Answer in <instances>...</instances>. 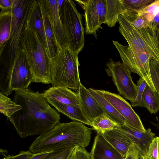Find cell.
Instances as JSON below:
<instances>
[{
    "label": "cell",
    "instance_id": "1",
    "mask_svg": "<svg viewBox=\"0 0 159 159\" xmlns=\"http://www.w3.org/2000/svg\"><path fill=\"white\" fill-rule=\"evenodd\" d=\"M13 101L22 108L8 119L22 138L44 134L60 123V114L43 93L30 88L15 90Z\"/></svg>",
    "mask_w": 159,
    "mask_h": 159
},
{
    "label": "cell",
    "instance_id": "2",
    "mask_svg": "<svg viewBox=\"0 0 159 159\" xmlns=\"http://www.w3.org/2000/svg\"><path fill=\"white\" fill-rule=\"evenodd\" d=\"M92 128L82 123L72 121L59 123L50 130L40 135L30 145L34 154L51 152L74 148H85L89 144Z\"/></svg>",
    "mask_w": 159,
    "mask_h": 159
},
{
    "label": "cell",
    "instance_id": "3",
    "mask_svg": "<svg viewBox=\"0 0 159 159\" xmlns=\"http://www.w3.org/2000/svg\"><path fill=\"white\" fill-rule=\"evenodd\" d=\"M20 48L31 69L32 82L51 84L50 59L36 31L27 22L21 39Z\"/></svg>",
    "mask_w": 159,
    "mask_h": 159
},
{
    "label": "cell",
    "instance_id": "4",
    "mask_svg": "<svg viewBox=\"0 0 159 159\" xmlns=\"http://www.w3.org/2000/svg\"><path fill=\"white\" fill-rule=\"evenodd\" d=\"M78 54L69 47L61 48L50 60L51 84L78 90L81 84Z\"/></svg>",
    "mask_w": 159,
    "mask_h": 159
},
{
    "label": "cell",
    "instance_id": "5",
    "mask_svg": "<svg viewBox=\"0 0 159 159\" xmlns=\"http://www.w3.org/2000/svg\"><path fill=\"white\" fill-rule=\"evenodd\" d=\"M33 79L25 56L20 49L10 63H2L0 72V90L7 96L14 90L28 88Z\"/></svg>",
    "mask_w": 159,
    "mask_h": 159
},
{
    "label": "cell",
    "instance_id": "6",
    "mask_svg": "<svg viewBox=\"0 0 159 159\" xmlns=\"http://www.w3.org/2000/svg\"><path fill=\"white\" fill-rule=\"evenodd\" d=\"M118 22L119 31L131 48L142 50L147 53L151 59L159 61V42L156 29L153 26L137 29L123 14L119 15Z\"/></svg>",
    "mask_w": 159,
    "mask_h": 159
},
{
    "label": "cell",
    "instance_id": "7",
    "mask_svg": "<svg viewBox=\"0 0 159 159\" xmlns=\"http://www.w3.org/2000/svg\"><path fill=\"white\" fill-rule=\"evenodd\" d=\"M59 14L67 38L69 48L78 54L84 44L82 16L71 0H57Z\"/></svg>",
    "mask_w": 159,
    "mask_h": 159
},
{
    "label": "cell",
    "instance_id": "8",
    "mask_svg": "<svg viewBox=\"0 0 159 159\" xmlns=\"http://www.w3.org/2000/svg\"><path fill=\"white\" fill-rule=\"evenodd\" d=\"M33 0H13L10 34L8 41V58L4 62L10 63L21 49L20 41Z\"/></svg>",
    "mask_w": 159,
    "mask_h": 159
},
{
    "label": "cell",
    "instance_id": "9",
    "mask_svg": "<svg viewBox=\"0 0 159 159\" xmlns=\"http://www.w3.org/2000/svg\"><path fill=\"white\" fill-rule=\"evenodd\" d=\"M112 42L125 67L130 73L139 75L145 80L148 85L156 91L151 76L150 56L142 50L131 49L128 45H122L117 41Z\"/></svg>",
    "mask_w": 159,
    "mask_h": 159
},
{
    "label": "cell",
    "instance_id": "10",
    "mask_svg": "<svg viewBox=\"0 0 159 159\" xmlns=\"http://www.w3.org/2000/svg\"><path fill=\"white\" fill-rule=\"evenodd\" d=\"M106 64L105 70L111 77L120 94L132 103L136 98L138 87L132 80L131 73L120 61L111 59Z\"/></svg>",
    "mask_w": 159,
    "mask_h": 159
},
{
    "label": "cell",
    "instance_id": "11",
    "mask_svg": "<svg viewBox=\"0 0 159 159\" xmlns=\"http://www.w3.org/2000/svg\"><path fill=\"white\" fill-rule=\"evenodd\" d=\"M84 11L85 32L92 34L96 38V32L106 20L105 0H75Z\"/></svg>",
    "mask_w": 159,
    "mask_h": 159
},
{
    "label": "cell",
    "instance_id": "12",
    "mask_svg": "<svg viewBox=\"0 0 159 159\" xmlns=\"http://www.w3.org/2000/svg\"><path fill=\"white\" fill-rule=\"evenodd\" d=\"M96 91L110 102L125 119V124L143 132L146 130L131 105L119 94L103 90Z\"/></svg>",
    "mask_w": 159,
    "mask_h": 159
},
{
    "label": "cell",
    "instance_id": "13",
    "mask_svg": "<svg viewBox=\"0 0 159 159\" xmlns=\"http://www.w3.org/2000/svg\"><path fill=\"white\" fill-rule=\"evenodd\" d=\"M45 7L59 46L69 47L67 38L61 19L57 0H43Z\"/></svg>",
    "mask_w": 159,
    "mask_h": 159
},
{
    "label": "cell",
    "instance_id": "14",
    "mask_svg": "<svg viewBox=\"0 0 159 159\" xmlns=\"http://www.w3.org/2000/svg\"><path fill=\"white\" fill-rule=\"evenodd\" d=\"M128 137L136 146L142 156L147 154L149 146L155 134L150 129L143 132L127 124L119 125L116 128Z\"/></svg>",
    "mask_w": 159,
    "mask_h": 159
},
{
    "label": "cell",
    "instance_id": "15",
    "mask_svg": "<svg viewBox=\"0 0 159 159\" xmlns=\"http://www.w3.org/2000/svg\"><path fill=\"white\" fill-rule=\"evenodd\" d=\"M77 93L81 109L91 124L96 118L106 114L88 89L82 84L78 90Z\"/></svg>",
    "mask_w": 159,
    "mask_h": 159
},
{
    "label": "cell",
    "instance_id": "16",
    "mask_svg": "<svg viewBox=\"0 0 159 159\" xmlns=\"http://www.w3.org/2000/svg\"><path fill=\"white\" fill-rule=\"evenodd\" d=\"M43 93L52 105L55 104L79 105L78 93L66 87L52 86L44 91Z\"/></svg>",
    "mask_w": 159,
    "mask_h": 159
},
{
    "label": "cell",
    "instance_id": "17",
    "mask_svg": "<svg viewBox=\"0 0 159 159\" xmlns=\"http://www.w3.org/2000/svg\"><path fill=\"white\" fill-rule=\"evenodd\" d=\"M91 159H125L101 135L97 133L90 153Z\"/></svg>",
    "mask_w": 159,
    "mask_h": 159
},
{
    "label": "cell",
    "instance_id": "18",
    "mask_svg": "<svg viewBox=\"0 0 159 159\" xmlns=\"http://www.w3.org/2000/svg\"><path fill=\"white\" fill-rule=\"evenodd\" d=\"M96 132L101 135L125 157L133 144L128 137L116 128L103 132Z\"/></svg>",
    "mask_w": 159,
    "mask_h": 159
},
{
    "label": "cell",
    "instance_id": "19",
    "mask_svg": "<svg viewBox=\"0 0 159 159\" xmlns=\"http://www.w3.org/2000/svg\"><path fill=\"white\" fill-rule=\"evenodd\" d=\"M27 24L31 28L36 31L47 52L46 40L43 17L38 0H33L27 18Z\"/></svg>",
    "mask_w": 159,
    "mask_h": 159
},
{
    "label": "cell",
    "instance_id": "20",
    "mask_svg": "<svg viewBox=\"0 0 159 159\" xmlns=\"http://www.w3.org/2000/svg\"><path fill=\"white\" fill-rule=\"evenodd\" d=\"M39 4L44 29L47 43V52L50 60L57 54L61 49L56 39L43 0H38Z\"/></svg>",
    "mask_w": 159,
    "mask_h": 159
},
{
    "label": "cell",
    "instance_id": "21",
    "mask_svg": "<svg viewBox=\"0 0 159 159\" xmlns=\"http://www.w3.org/2000/svg\"><path fill=\"white\" fill-rule=\"evenodd\" d=\"M88 89L107 116L120 125L125 124V118L110 102L97 93L95 90L90 88Z\"/></svg>",
    "mask_w": 159,
    "mask_h": 159
},
{
    "label": "cell",
    "instance_id": "22",
    "mask_svg": "<svg viewBox=\"0 0 159 159\" xmlns=\"http://www.w3.org/2000/svg\"><path fill=\"white\" fill-rule=\"evenodd\" d=\"M58 111L65 115L69 118L91 126V123L85 117L80 105L55 104L52 105Z\"/></svg>",
    "mask_w": 159,
    "mask_h": 159
},
{
    "label": "cell",
    "instance_id": "23",
    "mask_svg": "<svg viewBox=\"0 0 159 159\" xmlns=\"http://www.w3.org/2000/svg\"><path fill=\"white\" fill-rule=\"evenodd\" d=\"M106 20L104 24L109 27H114L118 22L119 16L124 12L121 0H105Z\"/></svg>",
    "mask_w": 159,
    "mask_h": 159
},
{
    "label": "cell",
    "instance_id": "24",
    "mask_svg": "<svg viewBox=\"0 0 159 159\" xmlns=\"http://www.w3.org/2000/svg\"><path fill=\"white\" fill-rule=\"evenodd\" d=\"M11 19V10L6 12H0V52L1 55L9 39Z\"/></svg>",
    "mask_w": 159,
    "mask_h": 159
},
{
    "label": "cell",
    "instance_id": "25",
    "mask_svg": "<svg viewBox=\"0 0 159 159\" xmlns=\"http://www.w3.org/2000/svg\"><path fill=\"white\" fill-rule=\"evenodd\" d=\"M142 105L151 114H156L159 111V96L157 92L147 84L143 95Z\"/></svg>",
    "mask_w": 159,
    "mask_h": 159
},
{
    "label": "cell",
    "instance_id": "26",
    "mask_svg": "<svg viewBox=\"0 0 159 159\" xmlns=\"http://www.w3.org/2000/svg\"><path fill=\"white\" fill-rule=\"evenodd\" d=\"M22 108L21 105L16 104L2 92H0V112L7 119Z\"/></svg>",
    "mask_w": 159,
    "mask_h": 159
},
{
    "label": "cell",
    "instance_id": "27",
    "mask_svg": "<svg viewBox=\"0 0 159 159\" xmlns=\"http://www.w3.org/2000/svg\"><path fill=\"white\" fill-rule=\"evenodd\" d=\"M119 125L106 114L96 118L92 123L91 126L96 132H103L113 129Z\"/></svg>",
    "mask_w": 159,
    "mask_h": 159
},
{
    "label": "cell",
    "instance_id": "28",
    "mask_svg": "<svg viewBox=\"0 0 159 159\" xmlns=\"http://www.w3.org/2000/svg\"><path fill=\"white\" fill-rule=\"evenodd\" d=\"M155 0H121L124 9L123 13L141 9L154 2Z\"/></svg>",
    "mask_w": 159,
    "mask_h": 159
},
{
    "label": "cell",
    "instance_id": "29",
    "mask_svg": "<svg viewBox=\"0 0 159 159\" xmlns=\"http://www.w3.org/2000/svg\"><path fill=\"white\" fill-rule=\"evenodd\" d=\"M137 17L145 15L148 20L152 23L155 16L159 13V0L155 1L144 8L137 11Z\"/></svg>",
    "mask_w": 159,
    "mask_h": 159
},
{
    "label": "cell",
    "instance_id": "30",
    "mask_svg": "<svg viewBox=\"0 0 159 159\" xmlns=\"http://www.w3.org/2000/svg\"><path fill=\"white\" fill-rule=\"evenodd\" d=\"M149 66L152 81L159 96V61L150 59Z\"/></svg>",
    "mask_w": 159,
    "mask_h": 159
},
{
    "label": "cell",
    "instance_id": "31",
    "mask_svg": "<svg viewBox=\"0 0 159 159\" xmlns=\"http://www.w3.org/2000/svg\"><path fill=\"white\" fill-rule=\"evenodd\" d=\"M147 84L145 80L140 77L139 80L137 81L138 91L137 95L134 101L131 103L132 107H142V97L144 90Z\"/></svg>",
    "mask_w": 159,
    "mask_h": 159
},
{
    "label": "cell",
    "instance_id": "32",
    "mask_svg": "<svg viewBox=\"0 0 159 159\" xmlns=\"http://www.w3.org/2000/svg\"><path fill=\"white\" fill-rule=\"evenodd\" d=\"M145 156L150 159H159V137H155L151 143Z\"/></svg>",
    "mask_w": 159,
    "mask_h": 159
},
{
    "label": "cell",
    "instance_id": "33",
    "mask_svg": "<svg viewBox=\"0 0 159 159\" xmlns=\"http://www.w3.org/2000/svg\"><path fill=\"white\" fill-rule=\"evenodd\" d=\"M68 159H91L90 153L84 148L75 147Z\"/></svg>",
    "mask_w": 159,
    "mask_h": 159
},
{
    "label": "cell",
    "instance_id": "34",
    "mask_svg": "<svg viewBox=\"0 0 159 159\" xmlns=\"http://www.w3.org/2000/svg\"><path fill=\"white\" fill-rule=\"evenodd\" d=\"M127 19L137 29L148 28L152 26V23L148 20L145 15L139 16L133 20Z\"/></svg>",
    "mask_w": 159,
    "mask_h": 159
},
{
    "label": "cell",
    "instance_id": "35",
    "mask_svg": "<svg viewBox=\"0 0 159 159\" xmlns=\"http://www.w3.org/2000/svg\"><path fill=\"white\" fill-rule=\"evenodd\" d=\"M74 148L52 152L44 159H68Z\"/></svg>",
    "mask_w": 159,
    "mask_h": 159
},
{
    "label": "cell",
    "instance_id": "36",
    "mask_svg": "<svg viewBox=\"0 0 159 159\" xmlns=\"http://www.w3.org/2000/svg\"><path fill=\"white\" fill-rule=\"evenodd\" d=\"M141 156L139 150L133 143L129 149L125 159H138Z\"/></svg>",
    "mask_w": 159,
    "mask_h": 159
},
{
    "label": "cell",
    "instance_id": "37",
    "mask_svg": "<svg viewBox=\"0 0 159 159\" xmlns=\"http://www.w3.org/2000/svg\"><path fill=\"white\" fill-rule=\"evenodd\" d=\"M34 153L29 150L27 151H21L16 155H8L6 159H30Z\"/></svg>",
    "mask_w": 159,
    "mask_h": 159
},
{
    "label": "cell",
    "instance_id": "38",
    "mask_svg": "<svg viewBox=\"0 0 159 159\" xmlns=\"http://www.w3.org/2000/svg\"><path fill=\"white\" fill-rule=\"evenodd\" d=\"M13 0H0L1 12H4L11 10Z\"/></svg>",
    "mask_w": 159,
    "mask_h": 159
},
{
    "label": "cell",
    "instance_id": "39",
    "mask_svg": "<svg viewBox=\"0 0 159 159\" xmlns=\"http://www.w3.org/2000/svg\"><path fill=\"white\" fill-rule=\"evenodd\" d=\"M51 152H44L34 154L30 159H44Z\"/></svg>",
    "mask_w": 159,
    "mask_h": 159
},
{
    "label": "cell",
    "instance_id": "40",
    "mask_svg": "<svg viewBox=\"0 0 159 159\" xmlns=\"http://www.w3.org/2000/svg\"><path fill=\"white\" fill-rule=\"evenodd\" d=\"M159 23V13L156 15L154 18L152 23L153 27L156 29L157 30V26Z\"/></svg>",
    "mask_w": 159,
    "mask_h": 159
},
{
    "label": "cell",
    "instance_id": "41",
    "mask_svg": "<svg viewBox=\"0 0 159 159\" xmlns=\"http://www.w3.org/2000/svg\"><path fill=\"white\" fill-rule=\"evenodd\" d=\"M156 34L157 39L159 42V28L157 29L156 31Z\"/></svg>",
    "mask_w": 159,
    "mask_h": 159
},
{
    "label": "cell",
    "instance_id": "42",
    "mask_svg": "<svg viewBox=\"0 0 159 159\" xmlns=\"http://www.w3.org/2000/svg\"><path fill=\"white\" fill-rule=\"evenodd\" d=\"M152 123L155 126H157V128L159 129V123L157 124L155 123L152 122Z\"/></svg>",
    "mask_w": 159,
    "mask_h": 159
},
{
    "label": "cell",
    "instance_id": "43",
    "mask_svg": "<svg viewBox=\"0 0 159 159\" xmlns=\"http://www.w3.org/2000/svg\"><path fill=\"white\" fill-rule=\"evenodd\" d=\"M138 159H145V156H142L140 157Z\"/></svg>",
    "mask_w": 159,
    "mask_h": 159
},
{
    "label": "cell",
    "instance_id": "44",
    "mask_svg": "<svg viewBox=\"0 0 159 159\" xmlns=\"http://www.w3.org/2000/svg\"><path fill=\"white\" fill-rule=\"evenodd\" d=\"M145 159H150L149 158H148V157L145 156Z\"/></svg>",
    "mask_w": 159,
    "mask_h": 159
},
{
    "label": "cell",
    "instance_id": "45",
    "mask_svg": "<svg viewBox=\"0 0 159 159\" xmlns=\"http://www.w3.org/2000/svg\"><path fill=\"white\" fill-rule=\"evenodd\" d=\"M158 48H159V44H158Z\"/></svg>",
    "mask_w": 159,
    "mask_h": 159
}]
</instances>
